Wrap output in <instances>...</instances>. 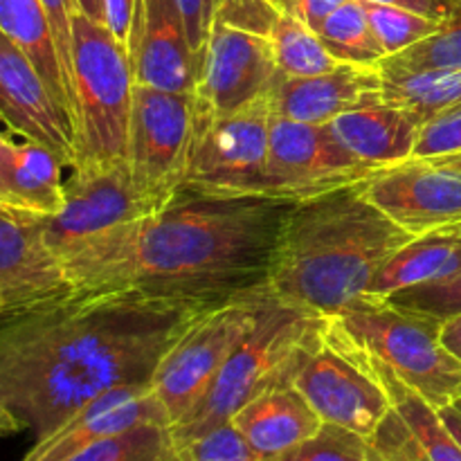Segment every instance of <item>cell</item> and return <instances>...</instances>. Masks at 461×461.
Masks as SVG:
<instances>
[{
	"label": "cell",
	"mask_w": 461,
	"mask_h": 461,
	"mask_svg": "<svg viewBox=\"0 0 461 461\" xmlns=\"http://www.w3.org/2000/svg\"><path fill=\"white\" fill-rule=\"evenodd\" d=\"M180 14H183L185 30H187L189 45H192L194 54H201L203 45H205L207 34H210L212 21H214L216 0H176Z\"/></svg>",
	"instance_id": "8d00e7d4"
},
{
	"label": "cell",
	"mask_w": 461,
	"mask_h": 461,
	"mask_svg": "<svg viewBox=\"0 0 461 461\" xmlns=\"http://www.w3.org/2000/svg\"><path fill=\"white\" fill-rule=\"evenodd\" d=\"M441 342L461 363V313L444 318V322H441Z\"/></svg>",
	"instance_id": "60d3db41"
},
{
	"label": "cell",
	"mask_w": 461,
	"mask_h": 461,
	"mask_svg": "<svg viewBox=\"0 0 461 461\" xmlns=\"http://www.w3.org/2000/svg\"><path fill=\"white\" fill-rule=\"evenodd\" d=\"M268 297V286L259 284L219 302L162 356L151 376V390L169 426L183 421L201 403L234 349L257 327Z\"/></svg>",
	"instance_id": "52a82bcc"
},
{
	"label": "cell",
	"mask_w": 461,
	"mask_h": 461,
	"mask_svg": "<svg viewBox=\"0 0 461 461\" xmlns=\"http://www.w3.org/2000/svg\"><path fill=\"white\" fill-rule=\"evenodd\" d=\"M277 77L268 36L214 18L198 54L194 113L221 117L239 111L268 95Z\"/></svg>",
	"instance_id": "7c38bea8"
},
{
	"label": "cell",
	"mask_w": 461,
	"mask_h": 461,
	"mask_svg": "<svg viewBox=\"0 0 461 461\" xmlns=\"http://www.w3.org/2000/svg\"><path fill=\"white\" fill-rule=\"evenodd\" d=\"M437 412H439V419L444 421V426L448 428L450 435H453L455 439H457V444L461 446V396L455 399L453 403L439 408Z\"/></svg>",
	"instance_id": "b9f144b4"
},
{
	"label": "cell",
	"mask_w": 461,
	"mask_h": 461,
	"mask_svg": "<svg viewBox=\"0 0 461 461\" xmlns=\"http://www.w3.org/2000/svg\"><path fill=\"white\" fill-rule=\"evenodd\" d=\"M268 461H385L365 437L324 423L313 439Z\"/></svg>",
	"instance_id": "1f68e13d"
},
{
	"label": "cell",
	"mask_w": 461,
	"mask_h": 461,
	"mask_svg": "<svg viewBox=\"0 0 461 461\" xmlns=\"http://www.w3.org/2000/svg\"><path fill=\"white\" fill-rule=\"evenodd\" d=\"M293 385L329 426L372 439L392 410L390 394L372 358L327 318L322 338Z\"/></svg>",
	"instance_id": "9c48e42d"
},
{
	"label": "cell",
	"mask_w": 461,
	"mask_h": 461,
	"mask_svg": "<svg viewBox=\"0 0 461 461\" xmlns=\"http://www.w3.org/2000/svg\"><path fill=\"white\" fill-rule=\"evenodd\" d=\"M412 239L360 183L331 189L293 203L264 284L282 302L333 318L363 300L383 266Z\"/></svg>",
	"instance_id": "3957f363"
},
{
	"label": "cell",
	"mask_w": 461,
	"mask_h": 461,
	"mask_svg": "<svg viewBox=\"0 0 461 461\" xmlns=\"http://www.w3.org/2000/svg\"><path fill=\"white\" fill-rule=\"evenodd\" d=\"M342 331L435 410L461 396V363L441 342L444 318L365 295L333 315Z\"/></svg>",
	"instance_id": "8992f818"
},
{
	"label": "cell",
	"mask_w": 461,
	"mask_h": 461,
	"mask_svg": "<svg viewBox=\"0 0 461 461\" xmlns=\"http://www.w3.org/2000/svg\"><path fill=\"white\" fill-rule=\"evenodd\" d=\"M367 354V351H365ZM369 356V354H367ZM372 358V356H369ZM374 367L381 374L390 394L392 410L372 437V444L385 461H461L457 444L439 412L426 399L410 390L403 381L376 358Z\"/></svg>",
	"instance_id": "ffe728a7"
},
{
	"label": "cell",
	"mask_w": 461,
	"mask_h": 461,
	"mask_svg": "<svg viewBox=\"0 0 461 461\" xmlns=\"http://www.w3.org/2000/svg\"><path fill=\"white\" fill-rule=\"evenodd\" d=\"M365 196L405 232L461 223V151L408 158L360 180Z\"/></svg>",
	"instance_id": "5bb4252c"
},
{
	"label": "cell",
	"mask_w": 461,
	"mask_h": 461,
	"mask_svg": "<svg viewBox=\"0 0 461 461\" xmlns=\"http://www.w3.org/2000/svg\"><path fill=\"white\" fill-rule=\"evenodd\" d=\"M383 97L381 66L340 63L333 70L311 77L275 79L268 90L275 117L304 124H329L342 113Z\"/></svg>",
	"instance_id": "ac0fdd59"
},
{
	"label": "cell",
	"mask_w": 461,
	"mask_h": 461,
	"mask_svg": "<svg viewBox=\"0 0 461 461\" xmlns=\"http://www.w3.org/2000/svg\"><path fill=\"white\" fill-rule=\"evenodd\" d=\"M0 122H5V120H3V115H0ZM9 142H12V140H9L7 135L0 133V153H3L5 149H7V144H9Z\"/></svg>",
	"instance_id": "bcb514c9"
},
{
	"label": "cell",
	"mask_w": 461,
	"mask_h": 461,
	"mask_svg": "<svg viewBox=\"0 0 461 461\" xmlns=\"http://www.w3.org/2000/svg\"><path fill=\"white\" fill-rule=\"evenodd\" d=\"M0 212H3V214H9V216H16V219H23V221H39L36 216H30V214H25V212H18V210H14V207L5 205L3 201H0Z\"/></svg>",
	"instance_id": "f6af8a7d"
},
{
	"label": "cell",
	"mask_w": 461,
	"mask_h": 461,
	"mask_svg": "<svg viewBox=\"0 0 461 461\" xmlns=\"http://www.w3.org/2000/svg\"><path fill=\"white\" fill-rule=\"evenodd\" d=\"M0 30L32 59L50 93L72 122V93L41 0H0Z\"/></svg>",
	"instance_id": "d4e9b609"
},
{
	"label": "cell",
	"mask_w": 461,
	"mask_h": 461,
	"mask_svg": "<svg viewBox=\"0 0 461 461\" xmlns=\"http://www.w3.org/2000/svg\"><path fill=\"white\" fill-rule=\"evenodd\" d=\"M149 423L169 426L160 401L153 394L151 383L115 387L77 410L57 430L36 439V446L23 461H70L108 437Z\"/></svg>",
	"instance_id": "e0dca14e"
},
{
	"label": "cell",
	"mask_w": 461,
	"mask_h": 461,
	"mask_svg": "<svg viewBox=\"0 0 461 461\" xmlns=\"http://www.w3.org/2000/svg\"><path fill=\"white\" fill-rule=\"evenodd\" d=\"M70 293L66 273L45 246L39 223L0 212V295L5 315Z\"/></svg>",
	"instance_id": "d6986e66"
},
{
	"label": "cell",
	"mask_w": 461,
	"mask_h": 461,
	"mask_svg": "<svg viewBox=\"0 0 461 461\" xmlns=\"http://www.w3.org/2000/svg\"><path fill=\"white\" fill-rule=\"evenodd\" d=\"M7 192L23 210L36 216H52L61 210L66 180L61 178L63 160L45 144L9 142L0 153Z\"/></svg>",
	"instance_id": "cb8c5ba5"
},
{
	"label": "cell",
	"mask_w": 461,
	"mask_h": 461,
	"mask_svg": "<svg viewBox=\"0 0 461 461\" xmlns=\"http://www.w3.org/2000/svg\"><path fill=\"white\" fill-rule=\"evenodd\" d=\"M126 52L135 86L194 93L198 59L176 0H135Z\"/></svg>",
	"instance_id": "2e32d148"
},
{
	"label": "cell",
	"mask_w": 461,
	"mask_h": 461,
	"mask_svg": "<svg viewBox=\"0 0 461 461\" xmlns=\"http://www.w3.org/2000/svg\"><path fill=\"white\" fill-rule=\"evenodd\" d=\"M383 97L417 111L423 120L461 104V68L383 77Z\"/></svg>",
	"instance_id": "f1b7e54d"
},
{
	"label": "cell",
	"mask_w": 461,
	"mask_h": 461,
	"mask_svg": "<svg viewBox=\"0 0 461 461\" xmlns=\"http://www.w3.org/2000/svg\"><path fill=\"white\" fill-rule=\"evenodd\" d=\"M365 7H367L369 23L376 32L378 43L383 45L387 57H394V54L421 43L441 27V21H437V18L410 12V9L374 3H365Z\"/></svg>",
	"instance_id": "4dcf8cb0"
},
{
	"label": "cell",
	"mask_w": 461,
	"mask_h": 461,
	"mask_svg": "<svg viewBox=\"0 0 461 461\" xmlns=\"http://www.w3.org/2000/svg\"><path fill=\"white\" fill-rule=\"evenodd\" d=\"M135 79L129 52L106 25L72 14L75 165L126 160ZM72 165V167H75Z\"/></svg>",
	"instance_id": "5b68a950"
},
{
	"label": "cell",
	"mask_w": 461,
	"mask_h": 461,
	"mask_svg": "<svg viewBox=\"0 0 461 461\" xmlns=\"http://www.w3.org/2000/svg\"><path fill=\"white\" fill-rule=\"evenodd\" d=\"M219 302L70 293L0 315V396L41 439L108 390L151 383L162 356Z\"/></svg>",
	"instance_id": "6da1fadb"
},
{
	"label": "cell",
	"mask_w": 461,
	"mask_h": 461,
	"mask_svg": "<svg viewBox=\"0 0 461 461\" xmlns=\"http://www.w3.org/2000/svg\"><path fill=\"white\" fill-rule=\"evenodd\" d=\"M180 457H183V455H180ZM183 461H185V459H183Z\"/></svg>",
	"instance_id": "c3c4849f"
},
{
	"label": "cell",
	"mask_w": 461,
	"mask_h": 461,
	"mask_svg": "<svg viewBox=\"0 0 461 461\" xmlns=\"http://www.w3.org/2000/svg\"><path fill=\"white\" fill-rule=\"evenodd\" d=\"M185 461H261L232 421L180 446Z\"/></svg>",
	"instance_id": "d6a6232c"
},
{
	"label": "cell",
	"mask_w": 461,
	"mask_h": 461,
	"mask_svg": "<svg viewBox=\"0 0 461 461\" xmlns=\"http://www.w3.org/2000/svg\"><path fill=\"white\" fill-rule=\"evenodd\" d=\"M0 315H5V302H3V295H0Z\"/></svg>",
	"instance_id": "7dc6e473"
},
{
	"label": "cell",
	"mask_w": 461,
	"mask_h": 461,
	"mask_svg": "<svg viewBox=\"0 0 461 461\" xmlns=\"http://www.w3.org/2000/svg\"><path fill=\"white\" fill-rule=\"evenodd\" d=\"M444 3L446 16L439 30L421 43L394 57H387L381 63L383 77L461 68V0H444Z\"/></svg>",
	"instance_id": "83f0119b"
},
{
	"label": "cell",
	"mask_w": 461,
	"mask_h": 461,
	"mask_svg": "<svg viewBox=\"0 0 461 461\" xmlns=\"http://www.w3.org/2000/svg\"><path fill=\"white\" fill-rule=\"evenodd\" d=\"M318 34L340 63L381 66L387 57L369 23L363 0H347L342 7L329 14L327 21L318 27Z\"/></svg>",
	"instance_id": "4316f807"
},
{
	"label": "cell",
	"mask_w": 461,
	"mask_h": 461,
	"mask_svg": "<svg viewBox=\"0 0 461 461\" xmlns=\"http://www.w3.org/2000/svg\"><path fill=\"white\" fill-rule=\"evenodd\" d=\"M363 3L390 5V7L410 9V12H419V14H426V16L430 18H437V21H444L446 16L444 0H363Z\"/></svg>",
	"instance_id": "ab89813d"
},
{
	"label": "cell",
	"mask_w": 461,
	"mask_h": 461,
	"mask_svg": "<svg viewBox=\"0 0 461 461\" xmlns=\"http://www.w3.org/2000/svg\"><path fill=\"white\" fill-rule=\"evenodd\" d=\"M135 0H104V25L111 30V34L126 45L133 23Z\"/></svg>",
	"instance_id": "f35d334b"
},
{
	"label": "cell",
	"mask_w": 461,
	"mask_h": 461,
	"mask_svg": "<svg viewBox=\"0 0 461 461\" xmlns=\"http://www.w3.org/2000/svg\"><path fill=\"white\" fill-rule=\"evenodd\" d=\"M284 12L293 14L300 21H304L306 25L313 27L318 32V27L327 21L329 14L336 12L338 7L347 3V0H275Z\"/></svg>",
	"instance_id": "74e56055"
},
{
	"label": "cell",
	"mask_w": 461,
	"mask_h": 461,
	"mask_svg": "<svg viewBox=\"0 0 461 461\" xmlns=\"http://www.w3.org/2000/svg\"><path fill=\"white\" fill-rule=\"evenodd\" d=\"M192 135L194 93L135 86L126 162L149 212L160 210L183 189Z\"/></svg>",
	"instance_id": "30bf717a"
},
{
	"label": "cell",
	"mask_w": 461,
	"mask_h": 461,
	"mask_svg": "<svg viewBox=\"0 0 461 461\" xmlns=\"http://www.w3.org/2000/svg\"><path fill=\"white\" fill-rule=\"evenodd\" d=\"M324 324V315L288 304L270 293L257 327L234 349L201 403L171 426L178 448L228 423L264 392L293 385L302 365L318 347Z\"/></svg>",
	"instance_id": "277c9868"
},
{
	"label": "cell",
	"mask_w": 461,
	"mask_h": 461,
	"mask_svg": "<svg viewBox=\"0 0 461 461\" xmlns=\"http://www.w3.org/2000/svg\"><path fill=\"white\" fill-rule=\"evenodd\" d=\"M273 117L268 95L221 117L194 113L183 187L223 198L268 196Z\"/></svg>",
	"instance_id": "ba28073f"
},
{
	"label": "cell",
	"mask_w": 461,
	"mask_h": 461,
	"mask_svg": "<svg viewBox=\"0 0 461 461\" xmlns=\"http://www.w3.org/2000/svg\"><path fill=\"white\" fill-rule=\"evenodd\" d=\"M390 300L401 306H408V309L426 311V313L437 315V318L457 315L461 313V273L444 279V282L423 284V286L401 291L392 295Z\"/></svg>",
	"instance_id": "836d02e7"
},
{
	"label": "cell",
	"mask_w": 461,
	"mask_h": 461,
	"mask_svg": "<svg viewBox=\"0 0 461 461\" xmlns=\"http://www.w3.org/2000/svg\"><path fill=\"white\" fill-rule=\"evenodd\" d=\"M338 142L374 169H385L414 156L423 117L385 97L369 99L329 122Z\"/></svg>",
	"instance_id": "44dd1931"
},
{
	"label": "cell",
	"mask_w": 461,
	"mask_h": 461,
	"mask_svg": "<svg viewBox=\"0 0 461 461\" xmlns=\"http://www.w3.org/2000/svg\"><path fill=\"white\" fill-rule=\"evenodd\" d=\"M70 461H183L171 426L149 423L90 446Z\"/></svg>",
	"instance_id": "f546056e"
},
{
	"label": "cell",
	"mask_w": 461,
	"mask_h": 461,
	"mask_svg": "<svg viewBox=\"0 0 461 461\" xmlns=\"http://www.w3.org/2000/svg\"><path fill=\"white\" fill-rule=\"evenodd\" d=\"M461 273V223L430 230L405 243L381 268L367 295L392 297Z\"/></svg>",
	"instance_id": "603a6c76"
},
{
	"label": "cell",
	"mask_w": 461,
	"mask_h": 461,
	"mask_svg": "<svg viewBox=\"0 0 461 461\" xmlns=\"http://www.w3.org/2000/svg\"><path fill=\"white\" fill-rule=\"evenodd\" d=\"M461 151V104L423 120L412 158L444 156Z\"/></svg>",
	"instance_id": "e575fe53"
},
{
	"label": "cell",
	"mask_w": 461,
	"mask_h": 461,
	"mask_svg": "<svg viewBox=\"0 0 461 461\" xmlns=\"http://www.w3.org/2000/svg\"><path fill=\"white\" fill-rule=\"evenodd\" d=\"M374 167L351 156L329 124L273 117L268 151V196L304 201L331 189L356 185Z\"/></svg>",
	"instance_id": "4fadbf2b"
},
{
	"label": "cell",
	"mask_w": 461,
	"mask_h": 461,
	"mask_svg": "<svg viewBox=\"0 0 461 461\" xmlns=\"http://www.w3.org/2000/svg\"><path fill=\"white\" fill-rule=\"evenodd\" d=\"M0 115L25 140L52 149L63 165L77 158L75 126L32 59L0 30Z\"/></svg>",
	"instance_id": "9a60e30c"
},
{
	"label": "cell",
	"mask_w": 461,
	"mask_h": 461,
	"mask_svg": "<svg viewBox=\"0 0 461 461\" xmlns=\"http://www.w3.org/2000/svg\"><path fill=\"white\" fill-rule=\"evenodd\" d=\"M230 421L246 437L261 461H268L313 439L324 421L295 385L275 387L243 405Z\"/></svg>",
	"instance_id": "7402d4cb"
},
{
	"label": "cell",
	"mask_w": 461,
	"mask_h": 461,
	"mask_svg": "<svg viewBox=\"0 0 461 461\" xmlns=\"http://www.w3.org/2000/svg\"><path fill=\"white\" fill-rule=\"evenodd\" d=\"M295 201L223 198L180 189L160 210L97 239L63 264L72 293L135 291L225 300L266 282Z\"/></svg>",
	"instance_id": "7a4b0ae2"
},
{
	"label": "cell",
	"mask_w": 461,
	"mask_h": 461,
	"mask_svg": "<svg viewBox=\"0 0 461 461\" xmlns=\"http://www.w3.org/2000/svg\"><path fill=\"white\" fill-rule=\"evenodd\" d=\"M23 423L16 414L9 410V405L5 403V399L0 396V437H9V435H16L18 430H23Z\"/></svg>",
	"instance_id": "7bdbcfd3"
},
{
	"label": "cell",
	"mask_w": 461,
	"mask_h": 461,
	"mask_svg": "<svg viewBox=\"0 0 461 461\" xmlns=\"http://www.w3.org/2000/svg\"><path fill=\"white\" fill-rule=\"evenodd\" d=\"M41 3L48 12L59 59H61L63 72H66L72 93V14H75V7H72V0H41Z\"/></svg>",
	"instance_id": "d590c367"
},
{
	"label": "cell",
	"mask_w": 461,
	"mask_h": 461,
	"mask_svg": "<svg viewBox=\"0 0 461 461\" xmlns=\"http://www.w3.org/2000/svg\"><path fill=\"white\" fill-rule=\"evenodd\" d=\"M268 39L273 43L279 75L284 77H311L340 66L318 32L293 14L284 12L282 7L270 27Z\"/></svg>",
	"instance_id": "484cf974"
},
{
	"label": "cell",
	"mask_w": 461,
	"mask_h": 461,
	"mask_svg": "<svg viewBox=\"0 0 461 461\" xmlns=\"http://www.w3.org/2000/svg\"><path fill=\"white\" fill-rule=\"evenodd\" d=\"M72 7L77 14H84L90 21L104 25V0H72Z\"/></svg>",
	"instance_id": "ee69618b"
},
{
	"label": "cell",
	"mask_w": 461,
	"mask_h": 461,
	"mask_svg": "<svg viewBox=\"0 0 461 461\" xmlns=\"http://www.w3.org/2000/svg\"><path fill=\"white\" fill-rule=\"evenodd\" d=\"M151 214L135 189L129 162L75 165L66 180L63 205L39 219L41 234L59 264L70 261L113 230Z\"/></svg>",
	"instance_id": "8fae6325"
}]
</instances>
